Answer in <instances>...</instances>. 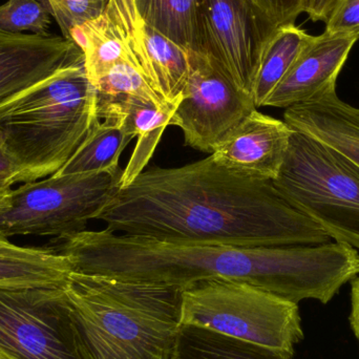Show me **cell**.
<instances>
[{
  "mask_svg": "<svg viewBox=\"0 0 359 359\" xmlns=\"http://www.w3.org/2000/svg\"><path fill=\"white\" fill-rule=\"evenodd\" d=\"M97 219L114 232L186 244L285 247L331 240L273 182L231 172L211 155L181 168L144 170L117 190Z\"/></svg>",
  "mask_w": 359,
  "mask_h": 359,
  "instance_id": "obj_1",
  "label": "cell"
},
{
  "mask_svg": "<svg viewBox=\"0 0 359 359\" xmlns=\"http://www.w3.org/2000/svg\"><path fill=\"white\" fill-rule=\"evenodd\" d=\"M74 272L180 288L198 280L248 283L299 304H328L359 274L356 249L339 243L285 247L186 244L109 229L84 230L58 241Z\"/></svg>",
  "mask_w": 359,
  "mask_h": 359,
  "instance_id": "obj_2",
  "label": "cell"
},
{
  "mask_svg": "<svg viewBox=\"0 0 359 359\" xmlns=\"http://www.w3.org/2000/svg\"><path fill=\"white\" fill-rule=\"evenodd\" d=\"M93 359H172L182 288L73 272L65 286Z\"/></svg>",
  "mask_w": 359,
  "mask_h": 359,
  "instance_id": "obj_3",
  "label": "cell"
},
{
  "mask_svg": "<svg viewBox=\"0 0 359 359\" xmlns=\"http://www.w3.org/2000/svg\"><path fill=\"white\" fill-rule=\"evenodd\" d=\"M98 117L97 94L81 60L0 103V134L20 183L58 172Z\"/></svg>",
  "mask_w": 359,
  "mask_h": 359,
  "instance_id": "obj_4",
  "label": "cell"
},
{
  "mask_svg": "<svg viewBox=\"0 0 359 359\" xmlns=\"http://www.w3.org/2000/svg\"><path fill=\"white\" fill-rule=\"evenodd\" d=\"M180 326H196L294 354L304 339L299 306L245 282L208 278L182 288Z\"/></svg>",
  "mask_w": 359,
  "mask_h": 359,
  "instance_id": "obj_5",
  "label": "cell"
},
{
  "mask_svg": "<svg viewBox=\"0 0 359 359\" xmlns=\"http://www.w3.org/2000/svg\"><path fill=\"white\" fill-rule=\"evenodd\" d=\"M274 187L339 244L359 249V170L337 151L293 130Z\"/></svg>",
  "mask_w": 359,
  "mask_h": 359,
  "instance_id": "obj_6",
  "label": "cell"
},
{
  "mask_svg": "<svg viewBox=\"0 0 359 359\" xmlns=\"http://www.w3.org/2000/svg\"><path fill=\"white\" fill-rule=\"evenodd\" d=\"M122 170L63 175L27 182L0 198V236L65 240L97 219L119 189Z\"/></svg>",
  "mask_w": 359,
  "mask_h": 359,
  "instance_id": "obj_7",
  "label": "cell"
},
{
  "mask_svg": "<svg viewBox=\"0 0 359 359\" xmlns=\"http://www.w3.org/2000/svg\"><path fill=\"white\" fill-rule=\"evenodd\" d=\"M0 349L13 359H93L65 288H1Z\"/></svg>",
  "mask_w": 359,
  "mask_h": 359,
  "instance_id": "obj_8",
  "label": "cell"
},
{
  "mask_svg": "<svg viewBox=\"0 0 359 359\" xmlns=\"http://www.w3.org/2000/svg\"><path fill=\"white\" fill-rule=\"evenodd\" d=\"M255 109L252 97L240 90L212 57L189 50L185 88L170 122L181 128L186 145L211 155Z\"/></svg>",
  "mask_w": 359,
  "mask_h": 359,
  "instance_id": "obj_9",
  "label": "cell"
},
{
  "mask_svg": "<svg viewBox=\"0 0 359 359\" xmlns=\"http://www.w3.org/2000/svg\"><path fill=\"white\" fill-rule=\"evenodd\" d=\"M278 25L249 0H205L204 53L252 97L255 78Z\"/></svg>",
  "mask_w": 359,
  "mask_h": 359,
  "instance_id": "obj_10",
  "label": "cell"
},
{
  "mask_svg": "<svg viewBox=\"0 0 359 359\" xmlns=\"http://www.w3.org/2000/svg\"><path fill=\"white\" fill-rule=\"evenodd\" d=\"M103 15L153 90L166 102H180L189 71V50L149 25L135 0H107Z\"/></svg>",
  "mask_w": 359,
  "mask_h": 359,
  "instance_id": "obj_11",
  "label": "cell"
},
{
  "mask_svg": "<svg viewBox=\"0 0 359 359\" xmlns=\"http://www.w3.org/2000/svg\"><path fill=\"white\" fill-rule=\"evenodd\" d=\"M83 57L82 50L63 36L0 29V103L48 79Z\"/></svg>",
  "mask_w": 359,
  "mask_h": 359,
  "instance_id": "obj_12",
  "label": "cell"
},
{
  "mask_svg": "<svg viewBox=\"0 0 359 359\" xmlns=\"http://www.w3.org/2000/svg\"><path fill=\"white\" fill-rule=\"evenodd\" d=\"M292 134L286 122L257 109L222 139L211 156L231 172L274 181L282 170Z\"/></svg>",
  "mask_w": 359,
  "mask_h": 359,
  "instance_id": "obj_13",
  "label": "cell"
},
{
  "mask_svg": "<svg viewBox=\"0 0 359 359\" xmlns=\"http://www.w3.org/2000/svg\"><path fill=\"white\" fill-rule=\"evenodd\" d=\"M359 35L328 33L311 36L288 73L264 107L288 109L337 86V77Z\"/></svg>",
  "mask_w": 359,
  "mask_h": 359,
  "instance_id": "obj_14",
  "label": "cell"
},
{
  "mask_svg": "<svg viewBox=\"0 0 359 359\" xmlns=\"http://www.w3.org/2000/svg\"><path fill=\"white\" fill-rule=\"evenodd\" d=\"M284 121L337 151L359 170V109L341 100L337 86L285 109Z\"/></svg>",
  "mask_w": 359,
  "mask_h": 359,
  "instance_id": "obj_15",
  "label": "cell"
},
{
  "mask_svg": "<svg viewBox=\"0 0 359 359\" xmlns=\"http://www.w3.org/2000/svg\"><path fill=\"white\" fill-rule=\"evenodd\" d=\"M180 102L160 103L138 97H126L97 103L100 119L123 115L132 132L138 137L132 157L122 170L119 188L130 185L144 172Z\"/></svg>",
  "mask_w": 359,
  "mask_h": 359,
  "instance_id": "obj_16",
  "label": "cell"
},
{
  "mask_svg": "<svg viewBox=\"0 0 359 359\" xmlns=\"http://www.w3.org/2000/svg\"><path fill=\"white\" fill-rule=\"evenodd\" d=\"M67 255L52 248H27L0 236L1 288H65L73 273Z\"/></svg>",
  "mask_w": 359,
  "mask_h": 359,
  "instance_id": "obj_17",
  "label": "cell"
},
{
  "mask_svg": "<svg viewBox=\"0 0 359 359\" xmlns=\"http://www.w3.org/2000/svg\"><path fill=\"white\" fill-rule=\"evenodd\" d=\"M97 119L83 142L57 176L118 170L119 159L130 141L136 138L123 115Z\"/></svg>",
  "mask_w": 359,
  "mask_h": 359,
  "instance_id": "obj_18",
  "label": "cell"
},
{
  "mask_svg": "<svg viewBox=\"0 0 359 359\" xmlns=\"http://www.w3.org/2000/svg\"><path fill=\"white\" fill-rule=\"evenodd\" d=\"M140 16L186 50L204 53L205 0H135Z\"/></svg>",
  "mask_w": 359,
  "mask_h": 359,
  "instance_id": "obj_19",
  "label": "cell"
},
{
  "mask_svg": "<svg viewBox=\"0 0 359 359\" xmlns=\"http://www.w3.org/2000/svg\"><path fill=\"white\" fill-rule=\"evenodd\" d=\"M172 359H293V355L209 329L180 326Z\"/></svg>",
  "mask_w": 359,
  "mask_h": 359,
  "instance_id": "obj_20",
  "label": "cell"
},
{
  "mask_svg": "<svg viewBox=\"0 0 359 359\" xmlns=\"http://www.w3.org/2000/svg\"><path fill=\"white\" fill-rule=\"evenodd\" d=\"M311 36L294 23L278 25L270 38L255 78L252 98L257 109L263 107L274 88L288 73Z\"/></svg>",
  "mask_w": 359,
  "mask_h": 359,
  "instance_id": "obj_21",
  "label": "cell"
},
{
  "mask_svg": "<svg viewBox=\"0 0 359 359\" xmlns=\"http://www.w3.org/2000/svg\"><path fill=\"white\" fill-rule=\"evenodd\" d=\"M93 86L96 90L97 103L126 97L166 103L149 86L144 75L128 60L115 63Z\"/></svg>",
  "mask_w": 359,
  "mask_h": 359,
  "instance_id": "obj_22",
  "label": "cell"
},
{
  "mask_svg": "<svg viewBox=\"0 0 359 359\" xmlns=\"http://www.w3.org/2000/svg\"><path fill=\"white\" fill-rule=\"evenodd\" d=\"M52 16L41 0H8L0 6V29L46 35Z\"/></svg>",
  "mask_w": 359,
  "mask_h": 359,
  "instance_id": "obj_23",
  "label": "cell"
},
{
  "mask_svg": "<svg viewBox=\"0 0 359 359\" xmlns=\"http://www.w3.org/2000/svg\"><path fill=\"white\" fill-rule=\"evenodd\" d=\"M60 27L62 36L69 40L76 27L98 18L107 8V0H41Z\"/></svg>",
  "mask_w": 359,
  "mask_h": 359,
  "instance_id": "obj_24",
  "label": "cell"
},
{
  "mask_svg": "<svg viewBox=\"0 0 359 359\" xmlns=\"http://www.w3.org/2000/svg\"><path fill=\"white\" fill-rule=\"evenodd\" d=\"M325 23L328 33L359 35V0H337Z\"/></svg>",
  "mask_w": 359,
  "mask_h": 359,
  "instance_id": "obj_25",
  "label": "cell"
},
{
  "mask_svg": "<svg viewBox=\"0 0 359 359\" xmlns=\"http://www.w3.org/2000/svg\"><path fill=\"white\" fill-rule=\"evenodd\" d=\"M276 25L294 23L304 12L305 0H249Z\"/></svg>",
  "mask_w": 359,
  "mask_h": 359,
  "instance_id": "obj_26",
  "label": "cell"
},
{
  "mask_svg": "<svg viewBox=\"0 0 359 359\" xmlns=\"http://www.w3.org/2000/svg\"><path fill=\"white\" fill-rule=\"evenodd\" d=\"M17 183H20V170L8 154L0 134V192L8 191Z\"/></svg>",
  "mask_w": 359,
  "mask_h": 359,
  "instance_id": "obj_27",
  "label": "cell"
},
{
  "mask_svg": "<svg viewBox=\"0 0 359 359\" xmlns=\"http://www.w3.org/2000/svg\"><path fill=\"white\" fill-rule=\"evenodd\" d=\"M337 0H305L304 12L312 21L326 22L330 17Z\"/></svg>",
  "mask_w": 359,
  "mask_h": 359,
  "instance_id": "obj_28",
  "label": "cell"
},
{
  "mask_svg": "<svg viewBox=\"0 0 359 359\" xmlns=\"http://www.w3.org/2000/svg\"><path fill=\"white\" fill-rule=\"evenodd\" d=\"M350 325L359 343V278L352 282L351 290V313H350Z\"/></svg>",
  "mask_w": 359,
  "mask_h": 359,
  "instance_id": "obj_29",
  "label": "cell"
},
{
  "mask_svg": "<svg viewBox=\"0 0 359 359\" xmlns=\"http://www.w3.org/2000/svg\"><path fill=\"white\" fill-rule=\"evenodd\" d=\"M0 359H13L10 355L6 353L4 350L0 349Z\"/></svg>",
  "mask_w": 359,
  "mask_h": 359,
  "instance_id": "obj_30",
  "label": "cell"
},
{
  "mask_svg": "<svg viewBox=\"0 0 359 359\" xmlns=\"http://www.w3.org/2000/svg\"><path fill=\"white\" fill-rule=\"evenodd\" d=\"M6 194V192H0V198H1L2 196H4V194Z\"/></svg>",
  "mask_w": 359,
  "mask_h": 359,
  "instance_id": "obj_31",
  "label": "cell"
}]
</instances>
